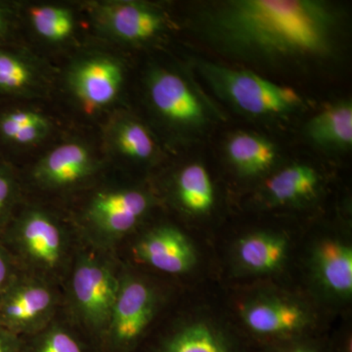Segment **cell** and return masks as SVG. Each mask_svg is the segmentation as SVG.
<instances>
[{
    "label": "cell",
    "mask_w": 352,
    "mask_h": 352,
    "mask_svg": "<svg viewBox=\"0 0 352 352\" xmlns=\"http://www.w3.org/2000/svg\"><path fill=\"white\" fill-rule=\"evenodd\" d=\"M204 21L224 50L270 62L328 56L339 28L333 7L318 0H231L217 4Z\"/></svg>",
    "instance_id": "obj_1"
},
{
    "label": "cell",
    "mask_w": 352,
    "mask_h": 352,
    "mask_svg": "<svg viewBox=\"0 0 352 352\" xmlns=\"http://www.w3.org/2000/svg\"><path fill=\"white\" fill-rule=\"evenodd\" d=\"M119 284L120 277L102 259L85 254L76 261L69 284L72 307L99 351Z\"/></svg>",
    "instance_id": "obj_2"
},
{
    "label": "cell",
    "mask_w": 352,
    "mask_h": 352,
    "mask_svg": "<svg viewBox=\"0 0 352 352\" xmlns=\"http://www.w3.org/2000/svg\"><path fill=\"white\" fill-rule=\"evenodd\" d=\"M201 73L215 92L234 106L252 115L288 113L300 104L292 88L281 87L251 72L201 63Z\"/></svg>",
    "instance_id": "obj_3"
},
{
    "label": "cell",
    "mask_w": 352,
    "mask_h": 352,
    "mask_svg": "<svg viewBox=\"0 0 352 352\" xmlns=\"http://www.w3.org/2000/svg\"><path fill=\"white\" fill-rule=\"evenodd\" d=\"M157 308L156 292L132 275L120 277L107 331L102 340V352H135L140 346Z\"/></svg>",
    "instance_id": "obj_4"
},
{
    "label": "cell",
    "mask_w": 352,
    "mask_h": 352,
    "mask_svg": "<svg viewBox=\"0 0 352 352\" xmlns=\"http://www.w3.org/2000/svg\"><path fill=\"white\" fill-rule=\"evenodd\" d=\"M242 322L259 349L311 338L309 312L288 296L263 294L248 300L241 310Z\"/></svg>",
    "instance_id": "obj_5"
},
{
    "label": "cell",
    "mask_w": 352,
    "mask_h": 352,
    "mask_svg": "<svg viewBox=\"0 0 352 352\" xmlns=\"http://www.w3.org/2000/svg\"><path fill=\"white\" fill-rule=\"evenodd\" d=\"M57 303L54 289L41 278H15L2 293L0 325L21 338L34 335L54 321Z\"/></svg>",
    "instance_id": "obj_6"
},
{
    "label": "cell",
    "mask_w": 352,
    "mask_h": 352,
    "mask_svg": "<svg viewBox=\"0 0 352 352\" xmlns=\"http://www.w3.org/2000/svg\"><path fill=\"white\" fill-rule=\"evenodd\" d=\"M15 239L23 258L34 270L50 273L64 263L67 243L63 231L43 210L32 208L22 214Z\"/></svg>",
    "instance_id": "obj_7"
},
{
    "label": "cell",
    "mask_w": 352,
    "mask_h": 352,
    "mask_svg": "<svg viewBox=\"0 0 352 352\" xmlns=\"http://www.w3.org/2000/svg\"><path fill=\"white\" fill-rule=\"evenodd\" d=\"M148 207L149 199L138 190L102 191L90 201L87 219L102 240H117L138 226Z\"/></svg>",
    "instance_id": "obj_8"
},
{
    "label": "cell",
    "mask_w": 352,
    "mask_h": 352,
    "mask_svg": "<svg viewBox=\"0 0 352 352\" xmlns=\"http://www.w3.org/2000/svg\"><path fill=\"white\" fill-rule=\"evenodd\" d=\"M92 18L99 31L109 38L124 43H140L157 36L164 29L161 12L134 1H104L96 3Z\"/></svg>",
    "instance_id": "obj_9"
},
{
    "label": "cell",
    "mask_w": 352,
    "mask_h": 352,
    "mask_svg": "<svg viewBox=\"0 0 352 352\" xmlns=\"http://www.w3.org/2000/svg\"><path fill=\"white\" fill-rule=\"evenodd\" d=\"M124 82V69L115 58L92 55L76 62L68 74V85L87 110L112 103Z\"/></svg>",
    "instance_id": "obj_10"
},
{
    "label": "cell",
    "mask_w": 352,
    "mask_h": 352,
    "mask_svg": "<svg viewBox=\"0 0 352 352\" xmlns=\"http://www.w3.org/2000/svg\"><path fill=\"white\" fill-rule=\"evenodd\" d=\"M147 352H252V344L214 322L191 320L164 333Z\"/></svg>",
    "instance_id": "obj_11"
},
{
    "label": "cell",
    "mask_w": 352,
    "mask_h": 352,
    "mask_svg": "<svg viewBox=\"0 0 352 352\" xmlns=\"http://www.w3.org/2000/svg\"><path fill=\"white\" fill-rule=\"evenodd\" d=\"M134 251L142 263L168 274L188 272L197 263L191 241L173 226L153 229L138 241Z\"/></svg>",
    "instance_id": "obj_12"
},
{
    "label": "cell",
    "mask_w": 352,
    "mask_h": 352,
    "mask_svg": "<svg viewBox=\"0 0 352 352\" xmlns=\"http://www.w3.org/2000/svg\"><path fill=\"white\" fill-rule=\"evenodd\" d=\"M96 168L87 146L65 143L46 154L36 164L34 177L43 186L66 188L87 179Z\"/></svg>",
    "instance_id": "obj_13"
},
{
    "label": "cell",
    "mask_w": 352,
    "mask_h": 352,
    "mask_svg": "<svg viewBox=\"0 0 352 352\" xmlns=\"http://www.w3.org/2000/svg\"><path fill=\"white\" fill-rule=\"evenodd\" d=\"M311 268L315 279L328 295L349 300L352 295V249L346 242L325 238L314 245Z\"/></svg>",
    "instance_id": "obj_14"
},
{
    "label": "cell",
    "mask_w": 352,
    "mask_h": 352,
    "mask_svg": "<svg viewBox=\"0 0 352 352\" xmlns=\"http://www.w3.org/2000/svg\"><path fill=\"white\" fill-rule=\"evenodd\" d=\"M149 94L155 108L170 122L194 124L203 120L200 102L187 83L175 74L163 69L153 73Z\"/></svg>",
    "instance_id": "obj_15"
},
{
    "label": "cell",
    "mask_w": 352,
    "mask_h": 352,
    "mask_svg": "<svg viewBox=\"0 0 352 352\" xmlns=\"http://www.w3.org/2000/svg\"><path fill=\"white\" fill-rule=\"evenodd\" d=\"M288 240L272 232L245 236L236 248L241 267L252 274H270L281 268L288 254Z\"/></svg>",
    "instance_id": "obj_16"
},
{
    "label": "cell",
    "mask_w": 352,
    "mask_h": 352,
    "mask_svg": "<svg viewBox=\"0 0 352 352\" xmlns=\"http://www.w3.org/2000/svg\"><path fill=\"white\" fill-rule=\"evenodd\" d=\"M307 133L316 144L326 147L351 146V104H338L318 113L308 122Z\"/></svg>",
    "instance_id": "obj_17"
},
{
    "label": "cell",
    "mask_w": 352,
    "mask_h": 352,
    "mask_svg": "<svg viewBox=\"0 0 352 352\" xmlns=\"http://www.w3.org/2000/svg\"><path fill=\"white\" fill-rule=\"evenodd\" d=\"M319 178L314 168L302 164H294L284 168L268 180V195L276 204H293L307 200L314 195Z\"/></svg>",
    "instance_id": "obj_18"
},
{
    "label": "cell",
    "mask_w": 352,
    "mask_h": 352,
    "mask_svg": "<svg viewBox=\"0 0 352 352\" xmlns=\"http://www.w3.org/2000/svg\"><path fill=\"white\" fill-rule=\"evenodd\" d=\"M22 352H97L98 346L69 326L52 321L34 333L22 338Z\"/></svg>",
    "instance_id": "obj_19"
},
{
    "label": "cell",
    "mask_w": 352,
    "mask_h": 352,
    "mask_svg": "<svg viewBox=\"0 0 352 352\" xmlns=\"http://www.w3.org/2000/svg\"><path fill=\"white\" fill-rule=\"evenodd\" d=\"M227 152L234 166L247 175L263 173L274 163L276 157L274 146L270 142L248 133L234 136L227 145Z\"/></svg>",
    "instance_id": "obj_20"
},
{
    "label": "cell",
    "mask_w": 352,
    "mask_h": 352,
    "mask_svg": "<svg viewBox=\"0 0 352 352\" xmlns=\"http://www.w3.org/2000/svg\"><path fill=\"white\" fill-rule=\"evenodd\" d=\"M177 196L193 214H205L214 205V191L208 173L200 164L183 168L177 178Z\"/></svg>",
    "instance_id": "obj_21"
},
{
    "label": "cell",
    "mask_w": 352,
    "mask_h": 352,
    "mask_svg": "<svg viewBox=\"0 0 352 352\" xmlns=\"http://www.w3.org/2000/svg\"><path fill=\"white\" fill-rule=\"evenodd\" d=\"M110 140L118 152L131 159L143 161L154 154L155 144L149 132L135 120H117L111 127Z\"/></svg>",
    "instance_id": "obj_22"
},
{
    "label": "cell",
    "mask_w": 352,
    "mask_h": 352,
    "mask_svg": "<svg viewBox=\"0 0 352 352\" xmlns=\"http://www.w3.org/2000/svg\"><path fill=\"white\" fill-rule=\"evenodd\" d=\"M29 16L34 31L41 38L53 43L66 41L75 31V18L73 13L64 7H32Z\"/></svg>",
    "instance_id": "obj_23"
},
{
    "label": "cell",
    "mask_w": 352,
    "mask_h": 352,
    "mask_svg": "<svg viewBox=\"0 0 352 352\" xmlns=\"http://www.w3.org/2000/svg\"><path fill=\"white\" fill-rule=\"evenodd\" d=\"M34 69L23 58L0 50V92L21 94L32 87Z\"/></svg>",
    "instance_id": "obj_24"
},
{
    "label": "cell",
    "mask_w": 352,
    "mask_h": 352,
    "mask_svg": "<svg viewBox=\"0 0 352 352\" xmlns=\"http://www.w3.org/2000/svg\"><path fill=\"white\" fill-rule=\"evenodd\" d=\"M50 126L48 120L41 113L29 110H16L0 118V133L10 140L16 132L28 126Z\"/></svg>",
    "instance_id": "obj_25"
},
{
    "label": "cell",
    "mask_w": 352,
    "mask_h": 352,
    "mask_svg": "<svg viewBox=\"0 0 352 352\" xmlns=\"http://www.w3.org/2000/svg\"><path fill=\"white\" fill-rule=\"evenodd\" d=\"M258 352H325V342L315 338H305L259 349Z\"/></svg>",
    "instance_id": "obj_26"
},
{
    "label": "cell",
    "mask_w": 352,
    "mask_h": 352,
    "mask_svg": "<svg viewBox=\"0 0 352 352\" xmlns=\"http://www.w3.org/2000/svg\"><path fill=\"white\" fill-rule=\"evenodd\" d=\"M15 193V182L8 170L0 168V217L10 207Z\"/></svg>",
    "instance_id": "obj_27"
},
{
    "label": "cell",
    "mask_w": 352,
    "mask_h": 352,
    "mask_svg": "<svg viewBox=\"0 0 352 352\" xmlns=\"http://www.w3.org/2000/svg\"><path fill=\"white\" fill-rule=\"evenodd\" d=\"M50 131V126H28L14 134L10 142L19 145H31L43 140Z\"/></svg>",
    "instance_id": "obj_28"
},
{
    "label": "cell",
    "mask_w": 352,
    "mask_h": 352,
    "mask_svg": "<svg viewBox=\"0 0 352 352\" xmlns=\"http://www.w3.org/2000/svg\"><path fill=\"white\" fill-rule=\"evenodd\" d=\"M22 338L0 325V352H22Z\"/></svg>",
    "instance_id": "obj_29"
},
{
    "label": "cell",
    "mask_w": 352,
    "mask_h": 352,
    "mask_svg": "<svg viewBox=\"0 0 352 352\" xmlns=\"http://www.w3.org/2000/svg\"><path fill=\"white\" fill-rule=\"evenodd\" d=\"M15 279L13 273V266L10 258L3 250L0 249V292L3 293L9 285Z\"/></svg>",
    "instance_id": "obj_30"
},
{
    "label": "cell",
    "mask_w": 352,
    "mask_h": 352,
    "mask_svg": "<svg viewBox=\"0 0 352 352\" xmlns=\"http://www.w3.org/2000/svg\"><path fill=\"white\" fill-rule=\"evenodd\" d=\"M6 27L7 22L6 12H4L3 9H2L1 6H0V36H2V34L6 32Z\"/></svg>",
    "instance_id": "obj_31"
}]
</instances>
